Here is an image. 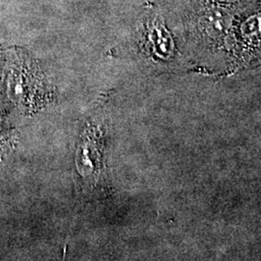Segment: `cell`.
I'll use <instances>...</instances> for the list:
<instances>
[]
</instances>
